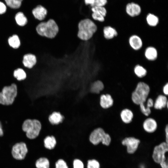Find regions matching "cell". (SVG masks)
<instances>
[{
  "label": "cell",
  "instance_id": "obj_1",
  "mask_svg": "<svg viewBox=\"0 0 168 168\" xmlns=\"http://www.w3.org/2000/svg\"><path fill=\"white\" fill-rule=\"evenodd\" d=\"M97 26L91 20L85 18L80 20L78 24V37L81 40H90L97 30Z\"/></svg>",
  "mask_w": 168,
  "mask_h": 168
},
{
  "label": "cell",
  "instance_id": "obj_2",
  "mask_svg": "<svg viewBox=\"0 0 168 168\" xmlns=\"http://www.w3.org/2000/svg\"><path fill=\"white\" fill-rule=\"evenodd\" d=\"M36 30L41 36L53 39L58 33L59 28L55 21L52 19H49L46 21L39 23L36 26Z\"/></svg>",
  "mask_w": 168,
  "mask_h": 168
},
{
  "label": "cell",
  "instance_id": "obj_3",
  "mask_svg": "<svg viewBox=\"0 0 168 168\" xmlns=\"http://www.w3.org/2000/svg\"><path fill=\"white\" fill-rule=\"evenodd\" d=\"M42 128L40 122L38 119H27L22 125V131L26 133V137L30 139H34L40 134Z\"/></svg>",
  "mask_w": 168,
  "mask_h": 168
},
{
  "label": "cell",
  "instance_id": "obj_4",
  "mask_svg": "<svg viewBox=\"0 0 168 168\" xmlns=\"http://www.w3.org/2000/svg\"><path fill=\"white\" fill-rule=\"evenodd\" d=\"M150 91L149 85L143 82H138L132 94L131 99L135 104L139 105L147 101Z\"/></svg>",
  "mask_w": 168,
  "mask_h": 168
},
{
  "label": "cell",
  "instance_id": "obj_5",
  "mask_svg": "<svg viewBox=\"0 0 168 168\" xmlns=\"http://www.w3.org/2000/svg\"><path fill=\"white\" fill-rule=\"evenodd\" d=\"M17 94V86L15 83L4 86L0 92V104L4 105H12Z\"/></svg>",
  "mask_w": 168,
  "mask_h": 168
},
{
  "label": "cell",
  "instance_id": "obj_6",
  "mask_svg": "<svg viewBox=\"0 0 168 168\" xmlns=\"http://www.w3.org/2000/svg\"><path fill=\"white\" fill-rule=\"evenodd\" d=\"M89 140L94 145H97L101 142L104 145L109 146L111 142L110 136L101 128H96L91 133Z\"/></svg>",
  "mask_w": 168,
  "mask_h": 168
},
{
  "label": "cell",
  "instance_id": "obj_7",
  "mask_svg": "<svg viewBox=\"0 0 168 168\" xmlns=\"http://www.w3.org/2000/svg\"><path fill=\"white\" fill-rule=\"evenodd\" d=\"M168 151V144L163 142L156 146L154 148L152 158L154 161L159 164L166 161V154Z\"/></svg>",
  "mask_w": 168,
  "mask_h": 168
},
{
  "label": "cell",
  "instance_id": "obj_8",
  "mask_svg": "<svg viewBox=\"0 0 168 168\" xmlns=\"http://www.w3.org/2000/svg\"><path fill=\"white\" fill-rule=\"evenodd\" d=\"M27 152L26 144L23 142H20L16 143L13 146L12 152L15 159L21 160L25 158Z\"/></svg>",
  "mask_w": 168,
  "mask_h": 168
},
{
  "label": "cell",
  "instance_id": "obj_9",
  "mask_svg": "<svg viewBox=\"0 0 168 168\" xmlns=\"http://www.w3.org/2000/svg\"><path fill=\"white\" fill-rule=\"evenodd\" d=\"M140 142L139 139L132 137H126L122 141V144L126 146L127 151L130 154H133L136 152Z\"/></svg>",
  "mask_w": 168,
  "mask_h": 168
},
{
  "label": "cell",
  "instance_id": "obj_10",
  "mask_svg": "<svg viewBox=\"0 0 168 168\" xmlns=\"http://www.w3.org/2000/svg\"><path fill=\"white\" fill-rule=\"evenodd\" d=\"M37 62V58L35 55L28 53L23 56L22 63L24 67L30 69L36 65Z\"/></svg>",
  "mask_w": 168,
  "mask_h": 168
},
{
  "label": "cell",
  "instance_id": "obj_11",
  "mask_svg": "<svg viewBox=\"0 0 168 168\" xmlns=\"http://www.w3.org/2000/svg\"><path fill=\"white\" fill-rule=\"evenodd\" d=\"M157 126L156 121L152 118H148L146 119L143 124V127L144 130L149 133L155 132L157 128Z\"/></svg>",
  "mask_w": 168,
  "mask_h": 168
},
{
  "label": "cell",
  "instance_id": "obj_12",
  "mask_svg": "<svg viewBox=\"0 0 168 168\" xmlns=\"http://www.w3.org/2000/svg\"><path fill=\"white\" fill-rule=\"evenodd\" d=\"M32 13L36 19L40 21H42L46 18L47 11L43 6L39 5L32 10Z\"/></svg>",
  "mask_w": 168,
  "mask_h": 168
},
{
  "label": "cell",
  "instance_id": "obj_13",
  "mask_svg": "<svg viewBox=\"0 0 168 168\" xmlns=\"http://www.w3.org/2000/svg\"><path fill=\"white\" fill-rule=\"evenodd\" d=\"M126 10L127 13L131 17L139 15L141 11L140 6L134 2L128 3L126 5Z\"/></svg>",
  "mask_w": 168,
  "mask_h": 168
},
{
  "label": "cell",
  "instance_id": "obj_14",
  "mask_svg": "<svg viewBox=\"0 0 168 168\" xmlns=\"http://www.w3.org/2000/svg\"><path fill=\"white\" fill-rule=\"evenodd\" d=\"M129 43L131 47L135 50L140 49L143 44L141 38L136 35H132L129 37Z\"/></svg>",
  "mask_w": 168,
  "mask_h": 168
},
{
  "label": "cell",
  "instance_id": "obj_15",
  "mask_svg": "<svg viewBox=\"0 0 168 168\" xmlns=\"http://www.w3.org/2000/svg\"><path fill=\"white\" fill-rule=\"evenodd\" d=\"M114 103V100L109 94H103L101 96L100 105L104 109H108L111 107Z\"/></svg>",
  "mask_w": 168,
  "mask_h": 168
},
{
  "label": "cell",
  "instance_id": "obj_16",
  "mask_svg": "<svg viewBox=\"0 0 168 168\" xmlns=\"http://www.w3.org/2000/svg\"><path fill=\"white\" fill-rule=\"evenodd\" d=\"M168 102L167 97L164 95H159L154 102L153 106L155 109L161 110L167 106L168 108Z\"/></svg>",
  "mask_w": 168,
  "mask_h": 168
},
{
  "label": "cell",
  "instance_id": "obj_17",
  "mask_svg": "<svg viewBox=\"0 0 168 168\" xmlns=\"http://www.w3.org/2000/svg\"><path fill=\"white\" fill-rule=\"evenodd\" d=\"M120 116L122 121L125 124L131 123L133 117L132 111L128 109L123 110L120 114Z\"/></svg>",
  "mask_w": 168,
  "mask_h": 168
},
{
  "label": "cell",
  "instance_id": "obj_18",
  "mask_svg": "<svg viewBox=\"0 0 168 168\" xmlns=\"http://www.w3.org/2000/svg\"><path fill=\"white\" fill-rule=\"evenodd\" d=\"M103 36L107 40L113 39L118 35L117 30L110 26H105L103 29Z\"/></svg>",
  "mask_w": 168,
  "mask_h": 168
},
{
  "label": "cell",
  "instance_id": "obj_19",
  "mask_svg": "<svg viewBox=\"0 0 168 168\" xmlns=\"http://www.w3.org/2000/svg\"><path fill=\"white\" fill-rule=\"evenodd\" d=\"M153 105L154 102L153 100L151 98H149L147 100L146 106L143 103H141L139 105L142 113L145 116H148L151 113L150 108L153 107Z\"/></svg>",
  "mask_w": 168,
  "mask_h": 168
},
{
  "label": "cell",
  "instance_id": "obj_20",
  "mask_svg": "<svg viewBox=\"0 0 168 168\" xmlns=\"http://www.w3.org/2000/svg\"><path fill=\"white\" fill-rule=\"evenodd\" d=\"M146 58L150 61H154L157 58L158 53L156 49L152 46L147 47L144 53Z\"/></svg>",
  "mask_w": 168,
  "mask_h": 168
},
{
  "label": "cell",
  "instance_id": "obj_21",
  "mask_svg": "<svg viewBox=\"0 0 168 168\" xmlns=\"http://www.w3.org/2000/svg\"><path fill=\"white\" fill-rule=\"evenodd\" d=\"M7 42L9 46L14 49H17L19 48L21 42L20 38L16 34H13L9 37Z\"/></svg>",
  "mask_w": 168,
  "mask_h": 168
},
{
  "label": "cell",
  "instance_id": "obj_22",
  "mask_svg": "<svg viewBox=\"0 0 168 168\" xmlns=\"http://www.w3.org/2000/svg\"><path fill=\"white\" fill-rule=\"evenodd\" d=\"M63 116L58 112H54L49 117V122L53 124H58L61 123L63 119Z\"/></svg>",
  "mask_w": 168,
  "mask_h": 168
},
{
  "label": "cell",
  "instance_id": "obj_23",
  "mask_svg": "<svg viewBox=\"0 0 168 168\" xmlns=\"http://www.w3.org/2000/svg\"><path fill=\"white\" fill-rule=\"evenodd\" d=\"M15 19L16 24L20 26H24L28 22L26 17L21 12H18L16 14Z\"/></svg>",
  "mask_w": 168,
  "mask_h": 168
},
{
  "label": "cell",
  "instance_id": "obj_24",
  "mask_svg": "<svg viewBox=\"0 0 168 168\" xmlns=\"http://www.w3.org/2000/svg\"><path fill=\"white\" fill-rule=\"evenodd\" d=\"M104 88L103 82L100 80H97L94 82L91 85L90 91L91 92L99 94L102 91Z\"/></svg>",
  "mask_w": 168,
  "mask_h": 168
},
{
  "label": "cell",
  "instance_id": "obj_25",
  "mask_svg": "<svg viewBox=\"0 0 168 168\" xmlns=\"http://www.w3.org/2000/svg\"><path fill=\"white\" fill-rule=\"evenodd\" d=\"M13 77L18 81L25 80L26 78V73L24 70L21 68L15 69L13 72Z\"/></svg>",
  "mask_w": 168,
  "mask_h": 168
},
{
  "label": "cell",
  "instance_id": "obj_26",
  "mask_svg": "<svg viewBox=\"0 0 168 168\" xmlns=\"http://www.w3.org/2000/svg\"><path fill=\"white\" fill-rule=\"evenodd\" d=\"M44 146L48 149H53L55 146L56 141L55 138L53 136H47L44 140Z\"/></svg>",
  "mask_w": 168,
  "mask_h": 168
},
{
  "label": "cell",
  "instance_id": "obj_27",
  "mask_svg": "<svg viewBox=\"0 0 168 168\" xmlns=\"http://www.w3.org/2000/svg\"><path fill=\"white\" fill-rule=\"evenodd\" d=\"M146 21L148 24L151 26H155L159 23L158 18L155 15L148 14L146 17Z\"/></svg>",
  "mask_w": 168,
  "mask_h": 168
},
{
  "label": "cell",
  "instance_id": "obj_28",
  "mask_svg": "<svg viewBox=\"0 0 168 168\" xmlns=\"http://www.w3.org/2000/svg\"><path fill=\"white\" fill-rule=\"evenodd\" d=\"M134 71L135 75L139 78L144 77L147 74V71L146 69L143 66L139 65H137L135 66Z\"/></svg>",
  "mask_w": 168,
  "mask_h": 168
},
{
  "label": "cell",
  "instance_id": "obj_29",
  "mask_svg": "<svg viewBox=\"0 0 168 168\" xmlns=\"http://www.w3.org/2000/svg\"><path fill=\"white\" fill-rule=\"evenodd\" d=\"M49 161L46 158H40L36 162V166L37 168H49Z\"/></svg>",
  "mask_w": 168,
  "mask_h": 168
},
{
  "label": "cell",
  "instance_id": "obj_30",
  "mask_svg": "<svg viewBox=\"0 0 168 168\" xmlns=\"http://www.w3.org/2000/svg\"><path fill=\"white\" fill-rule=\"evenodd\" d=\"M23 0H5L7 5L13 9L19 8Z\"/></svg>",
  "mask_w": 168,
  "mask_h": 168
},
{
  "label": "cell",
  "instance_id": "obj_31",
  "mask_svg": "<svg viewBox=\"0 0 168 168\" xmlns=\"http://www.w3.org/2000/svg\"><path fill=\"white\" fill-rule=\"evenodd\" d=\"M91 9L93 12L99 13L104 17L106 15L107 11L106 9L104 7H92Z\"/></svg>",
  "mask_w": 168,
  "mask_h": 168
},
{
  "label": "cell",
  "instance_id": "obj_32",
  "mask_svg": "<svg viewBox=\"0 0 168 168\" xmlns=\"http://www.w3.org/2000/svg\"><path fill=\"white\" fill-rule=\"evenodd\" d=\"M87 168H100V164L97 161L95 160H89L88 161Z\"/></svg>",
  "mask_w": 168,
  "mask_h": 168
},
{
  "label": "cell",
  "instance_id": "obj_33",
  "mask_svg": "<svg viewBox=\"0 0 168 168\" xmlns=\"http://www.w3.org/2000/svg\"><path fill=\"white\" fill-rule=\"evenodd\" d=\"M91 16L92 18L95 20L100 22H103L105 21V17L99 13L93 12Z\"/></svg>",
  "mask_w": 168,
  "mask_h": 168
},
{
  "label": "cell",
  "instance_id": "obj_34",
  "mask_svg": "<svg viewBox=\"0 0 168 168\" xmlns=\"http://www.w3.org/2000/svg\"><path fill=\"white\" fill-rule=\"evenodd\" d=\"M107 2V0H94L93 2L91 5L92 7H103Z\"/></svg>",
  "mask_w": 168,
  "mask_h": 168
},
{
  "label": "cell",
  "instance_id": "obj_35",
  "mask_svg": "<svg viewBox=\"0 0 168 168\" xmlns=\"http://www.w3.org/2000/svg\"><path fill=\"white\" fill-rule=\"evenodd\" d=\"M56 168H68L66 162L62 159L58 160L56 163Z\"/></svg>",
  "mask_w": 168,
  "mask_h": 168
},
{
  "label": "cell",
  "instance_id": "obj_36",
  "mask_svg": "<svg viewBox=\"0 0 168 168\" xmlns=\"http://www.w3.org/2000/svg\"><path fill=\"white\" fill-rule=\"evenodd\" d=\"M73 168H84L82 162L79 159H75L73 162Z\"/></svg>",
  "mask_w": 168,
  "mask_h": 168
},
{
  "label": "cell",
  "instance_id": "obj_37",
  "mask_svg": "<svg viewBox=\"0 0 168 168\" xmlns=\"http://www.w3.org/2000/svg\"><path fill=\"white\" fill-rule=\"evenodd\" d=\"M6 5L3 2H0V14L4 13L6 11Z\"/></svg>",
  "mask_w": 168,
  "mask_h": 168
},
{
  "label": "cell",
  "instance_id": "obj_38",
  "mask_svg": "<svg viewBox=\"0 0 168 168\" xmlns=\"http://www.w3.org/2000/svg\"><path fill=\"white\" fill-rule=\"evenodd\" d=\"M163 91L164 94L167 96L168 94V83H167L163 86Z\"/></svg>",
  "mask_w": 168,
  "mask_h": 168
},
{
  "label": "cell",
  "instance_id": "obj_39",
  "mask_svg": "<svg viewBox=\"0 0 168 168\" xmlns=\"http://www.w3.org/2000/svg\"><path fill=\"white\" fill-rule=\"evenodd\" d=\"M159 164L161 168H168V163L166 161L161 162Z\"/></svg>",
  "mask_w": 168,
  "mask_h": 168
},
{
  "label": "cell",
  "instance_id": "obj_40",
  "mask_svg": "<svg viewBox=\"0 0 168 168\" xmlns=\"http://www.w3.org/2000/svg\"><path fill=\"white\" fill-rule=\"evenodd\" d=\"M165 131L166 133V142L168 144V126L166 125L165 128Z\"/></svg>",
  "mask_w": 168,
  "mask_h": 168
},
{
  "label": "cell",
  "instance_id": "obj_41",
  "mask_svg": "<svg viewBox=\"0 0 168 168\" xmlns=\"http://www.w3.org/2000/svg\"><path fill=\"white\" fill-rule=\"evenodd\" d=\"M3 135V131L2 129V125L0 121V137H2Z\"/></svg>",
  "mask_w": 168,
  "mask_h": 168
},
{
  "label": "cell",
  "instance_id": "obj_42",
  "mask_svg": "<svg viewBox=\"0 0 168 168\" xmlns=\"http://www.w3.org/2000/svg\"><path fill=\"white\" fill-rule=\"evenodd\" d=\"M86 4H91L94 2V0H84Z\"/></svg>",
  "mask_w": 168,
  "mask_h": 168
}]
</instances>
